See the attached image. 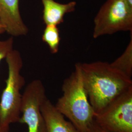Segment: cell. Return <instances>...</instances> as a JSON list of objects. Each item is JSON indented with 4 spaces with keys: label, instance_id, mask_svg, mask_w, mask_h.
<instances>
[{
    "label": "cell",
    "instance_id": "cell-1",
    "mask_svg": "<svg viewBox=\"0 0 132 132\" xmlns=\"http://www.w3.org/2000/svg\"><path fill=\"white\" fill-rule=\"evenodd\" d=\"M79 64L84 87L95 114L132 86V78L108 62Z\"/></svg>",
    "mask_w": 132,
    "mask_h": 132
},
{
    "label": "cell",
    "instance_id": "cell-2",
    "mask_svg": "<svg viewBox=\"0 0 132 132\" xmlns=\"http://www.w3.org/2000/svg\"><path fill=\"white\" fill-rule=\"evenodd\" d=\"M62 90L55 108L79 132H88L94 123L95 113L84 87L79 63L76 64L74 71L64 81Z\"/></svg>",
    "mask_w": 132,
    "mask_h": 132
},
{
    "label": "cell",
    "instance_id": "cell-3",
    "mask_svg": "<svg viewBox=\"0 0 132 132\" xmlns=\"http://www.w3.org/2000/svg\"><path fill=\"white\" fill-rule=\"evenodd\" d=\"M8 77L0 100V132H9L10 125L18 122L21 116L22 94L25 79L21 73L23 61L20 52L13 50L5 58Z\"/></svg>",
    "mask_w": 132,
    "mask_h": 132
},
{
    "label": "cell",
    "instance_id": "cell-4",
    "mask_svg": "<svg viewBox=\"0 0 132 132\" xmlns=\"http://www.w3.org/2000/svg\"><path fill=\"white\" fill-rule=\"evenodd\" d=\"M93 37L132 31V5L126 0H107L94 21Z\"/></svg>",
    "mask_w": 132,
    "mask_h": 132
},
{
    "label": "cell",
    "instance_id": "cell-5",
    "mask_svg": "<svg viewBox=\"0 0 132 132\" xmlns=\"http://www.w3.org/2000/svg\"><path fill=\"white\" fill-rule=\"evenodd\" d=\"M94 121L109 132H132V86L96 114Z\"/></svg>",
    "mask_w": 132,
    "mask_h": 132
},
{
    "label": "cell",
    "instance_id": "cell-6",
    "mask_svg": "<svg viewBox=\"0 0 132 132\" xmlns=\"http://www.w3.org/2000/svg\"><path fill=\"white\" fill-rule=\"evenodd\" d=\"M47 98L46 90L41 80H33L26 87L22 94L18 122L27 125L28 132H47L41 111V106Z\"/></svg>",
    "mask_w": 132,
    "mask_h": 132
},
{
    "label": "cell",
    "instance_id": "cell-7",
    "mask_svg": "<svg viewBox=\"0 0 132 132\" xmlns=\"http://www.w3.org/2000/svg\"><path fill=\"white\" fill-rule=\"evenodd\" d=\"M19 0H0V22L12 37L25 36L28 28L22 19Z\"/></svg>",
    "mask_w": 132,
    "mask_h": 132
},
{
    "label": "cell",
    "instance_id": "cell-8",
    "mask_svg": "<svg viewBox=\"0 0 132 132\" xmlns=\"http://www.w3.org/2000/svg\"><path fill=\"white\" fill-rule=\"evenodd\" d=\"M47 132H79L70 121L55 108L48 99H46L41 106Z\"/></svg>",
    "mask_w": 132,
    "mask_h": 132
},
{
    "label": "cell",
    "instance_id": "cell-9",
    "mask_svg": "<svg viewBox=\"0 0 132 132\" xmlns=\"http://www.w3.org/2000/svg\"><path fill=\"white\" fill-rule=\"evenodd\" d=\"M43 5V20L46 25L58 26L64 22L66 14L76 10V2L61 4L54 0H41Z\"/></svg>",
    "mask_w": 132,
    "mask_h": 132
},
{
    "label": "cell",
    "instance_id": "cell-10",
    "mask_svg": "<svg viewBox=\"0 0 132 132\" xmlns=\"http://www.w3.org/2000/svg\"><path fill=\"white\" fill-rule=\"evenodd\" d=\"M113 68L132 78V31L130 40L122 54L110 63Z\"/></svg>",
    "mask_w": 132,
    "mask_h": 132
},
{
    "label": "cell",
    "instance_id": "cell-11",
    "mask_svg": "<svg viewBox=\"0 0 132 132\" xmlns=\"http://www.w3.org/2000/svg\"><path fill=\"white\" fill-rule=\"evenodd\" d=\"M42 38L43 41L47 44L52 54H56L58 52L61 38L57 26L46 25Z\"/></svg>",
    "mask_w": 132,
    "mask_h": 132
},
{
    "label": "cell",
    "instance_id": "cell-12",
    "mask_svg": "<svg viewBox=\"0 0 132 132\" xmlns=\"http://www.w3.org/2000/svg\"><path fill=\"white\" fill-rule=\"evenodd\" d=\"M13 37H11L4 41H0V63L5 59L7 54L13 50Z\"/></svg>",
    "mask_w": 132,
    "mask_h": 132
},
{
    "label": "cell",
    "instance_id": "cell-13",
    "mask_svg": "<svg viewBox=\"0 0 132 132\" xmlns=\"http://www.w3.org/2000/svg\"><path fill=\"white\" fill-rule=\"evenodd\" d=\"M88 132H109L106 130H105L101 128L95 123L94 121L93 125L90 128V130Z\"/></svg>",
    "mask_w": 132,
    "mask_h": 132
},
{
    "label": "cell",
    "instance_id": "cell-14",
    "mask_svg": "<svg viewBox=\"0 0 132 132\" xmlns=\"http://www.w3.org/2000/svg\"><path fill=\"white\" fill-rule=\"evenodd\" d=\"M5 32V28L1 23V22H0V34H2Z\"/></svg>",
    "mask_w": 132,
    "mask_h": 132
},
{
    "label": "cell",
    "instance_id": "cell-15",
    "mask_svg": "<svg viewBox=\"0 0 132 132\" xmlns=\"http://www.w3.org/2000/svg\"><path fill=\"white\" fill-rule=\"evenodd\" d=\"M128 3L130 5H132V0H126Z\"/></svg>",
    "mask_w": 132,
    "mask_h": 132
},
{
    "label": "cell",
    "instance_id": "cell-16",
    "mask_svg": "<svg viewBox=\"0 0 132 132\" xmlns=\"http://www.w3.org/2000/svg\"></svg>",
    "mask_w": 132,
    "mask_h": 132
}]
</instances>
